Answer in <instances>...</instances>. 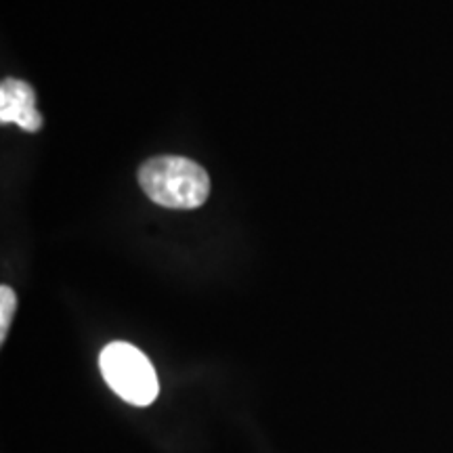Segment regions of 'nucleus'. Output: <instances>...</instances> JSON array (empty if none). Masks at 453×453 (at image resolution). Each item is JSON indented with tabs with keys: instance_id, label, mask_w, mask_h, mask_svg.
Wrapping results in <instances>:
<instances>
[{
	"instance_id": "obj_1",
	"label": "nucleus",
	"mask_w": 453,
	"mask_h": 453,
	"mask_svg": "<svg viewBox=\"0 0 453 453\" xmlns=\"http://www.w3.org/2000/svg\"><path fill=\"white\" fill-rule=\"evenodd\" d=\"M139 185L151 202L173 211H194L211 196V177L200 164L179 156H160L139 168Z\"/></svg>"
},
{
	"instance_id": "obj_2",
	"label": "nucleus",
	"mask_w": 453,
	"mask_h": 453,
	"mask_svg": "<svg viewBox=\"0 0 453 453\" xmlns=\"http://www.w3.org/2000/svg\"><path fill=\"white\" fill-rule=\"evenodd\" d=\"M105 382L120 399L130 405L147 407L160 393L156 370L143 350L128 342H111L99 357Z\"/></svg>"
},
{
	"instance_id": "obj_3",
	"label": "nucleus",
	"mask_w": 453,
	"mask_h": 453,
	"mask_svg": "<svg viewBox=\"0 0 453 453\" xmlns=\"http://www.w3.org/2000/svg\"><path fill=\"white\" fill-rule=\"evenodd\" d=\"M0 120L3 124L15 122L27 133L42 128V116L36 110V95L24 81L7 78L0 87Z\"/></svg>"
},
{
	"instance_id": "obj_4",
	"label": "nucleus",
	"mask_w": 453,
	"mask_h": 453,
	"mask_svg": "<svg viewBox=\"0 0 453 453\" xmlns=\"http://www.w3.org/2000/svg\"><path fill=\"white\" fill-rule=\"evenodd\" d=\"M15 307H17L15 292L11 290L9 286L0 288V340H3V342H4V338H7V332H9L11 319H13Z\"/></svg>"
}]
</instances>
